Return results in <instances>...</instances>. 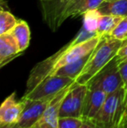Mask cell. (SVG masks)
<instances>
[{
  "instance_id": "cell-1",
  "label": "cell",
  "mask_w": 127,
  "mask_h": 128,
  "mask_svg": "<svg viewBox=\"0 0 127 128\" xmlns=\"http://www.w3.org/2000/svg\"><path fill=\"white\" fill-rule=\"evenodd\" d=\"M101 37L95 36L81 43H78L73 38L68 44L53 55L37 63L31 71L26 84V92L31 91L43 80L54 74L63 66L92 53L99 43Z\"/></svg>"
},
{
  "instance_id": "cell-2",
  "label": "cell",
  "mask_w": 127,
  "mask_h": 128,
  "mask_svg": "<svg viewBox=\"0 0 127 128\" xmlns=\"http://www.w3.org/2000/svg\"><path fill=\"white\" fill-rule=\"evenodd\" d=\"M122 44L123 41L112 38L108 36L102 37L75 82L80 84H88L92 78L116 57Z\"/></svg>"
},
{
  "instance_id": "cell-3",
  "label": "cell",
  "mask_w": 127,
  "mask_h": 128,
  "mask_svg": "<svg viewBox=\"0 0 127 128\" xmlns=\"http://www.w3.org/2000/svg\"><path fill=\"white\" fill-rule=\"evenodd\" d=\"M126 91L122 87L107 95L97 116L91 120L98 128H115L120 118Z\"/></svg>"
},
{
  "instance_id": "cell-4",
  "label": "cell",
  "mask_w": 127,
  "mask_h": 128,
  "mask_svg": "<svg viewBox=\"0 0 127 128\" xmlns=\"http://www.w3.org/2000/svg\"><path fill=\"white\" fill-rule=\"evenodd\" d=\"M87 86L91 89L102 90L107 94L124 87L122 77L119 69V62L116 57L91 79Z\"/></svg>"
},
{
  "instance_id": "cell-5",
  "label": "cell",
  "mask_w": 127,
  "mask_h": 128,
  "mask_svg": "<svg viewBox=\"0 0 127 128\" xmlns=\"http://www.w3.org/2000/svg\"><path fill=\"white\" fill-rule=\"evenodd\" d=\"M74 79L67 77L51 76L36 86L31 91L25 92L23 98L28 100H48L56 97L62 90L74 82Z\"/></svg>"
},
{
  "instance_id": "cell-6",
  "label": "cell",
  "mask_w": 127,
  "mask_h": 128,
  "mask_svg": "<svg viewBox=\"0 0 127 128\" xmlns=\"http://www.w3.org/2000/svg\"><path fill=\"white\" fill-rule=\"evenodd\" d=\"M87 91V84H80L74 81L61 104L59 117H81Z\"/></svg>"
},
{
  "instance_id": "cell-7",
  "label": "cell",
  "mask_w": 127,
  "mask_h": 128,
  "mask_svg": "<svg viewBox=\"0 0 127 128\" xmlns=\"http://www.w3.org/2000/svg\"><path fill=\"white\" fill-rule=\"evenodd\" d=\"M71 0H40L41 12L44 22L51 32L61 26L60 20L66 7Z\"/></svg>"
},
{
  "instance_id": "cell-8",
  "label": "cell",
  "mask_w": 127,
  "mask_h": 128,
  "mask_svg": "<svg viewBox=\"0 0 127 128\" xmlns=\"http://www.w3.org/2000/svg\"><path fill=\"white\" fill-rule=\"evenodd\" d=\"M74 83V82H73ZM72 83V84H73ZM70 84L64 90H62L51 102L49 103L38 121L31 128H58V120H59L60 106L63 102L64 97L67 94L69 90L72 86Z\"/></svg>"
},
{
  "instance_id": "cell-9",
  "label": "cell",
  "mask_w": 127,
  "mask_h": 128,
  "mask_svg": "<svg viewBox=\"0 0 127 128\" xmlns=\"http://www.w3.org/2000/svg\"><path fill=\"white\" fill-rule=\"evenodd\" d=\"M15 95V92H12L2 103L0 107V127L17 123L25 108L27 100L22 98L17 101Z\"/></svg>"
},
{
  "instance_id": "cell-10",
  "label": "cell",
  "mask_w": 127,
  "mask_h": 128,
  "mask_svg": "<svg viewBox=\"0 0 127 128\" xmlns=\"http://www.w3.org/2000/svg\"><path fill=\"white\" fill-rule=\"evenodd\" d=\"M54 98L41 100H26L27 102H26L25 108L23 111L17 124L23 128H31L38 121L49 103Z\"/></svg>"
},
{
  "instance_id": "cell-11",
  "label": "cell",
  "mask_w": 127,
  "mask_h": 128,
  "mask_svg": "<svg viewBox=\"0 0 127 128\" xmlns=\"http://www.w3.org/2000/svg\"><path fill=\"white\" fill-rule=\"evenodd\" d=\"M107 95L102 90L88 88L82 109V118L85 120H93L101 109Z\"/></svg>"
},
{
  "instance_id": "cell-12",
  "label": "cell",
  "mask_w": 127,
  "mask_h": 128,
  "mask_svg": "<svg viewBox=\"0 0 127 128\" xmlns=\"http://www.w3.org/2000/svg\"><path fill=\"white\" fill-rule=\"evenodd\" d=\"M105 0H71L62 15L60 24L66 19L84 16L87 12L98 9Z\"/></svg>"
},
{
  "instance_id": "cell-13",
  "label": "cell",
  "mask_w": 127,
  "mask_h": 128,
  "mask_svg": "<svg viewBox=\"0 0 127 128\" xmlns=\"http://www.w3.org/2000/svg\"><path fill=\"white\" fill-rule=\"evenodd\" d=\"M22 53L19 51L18 44L11 34L9 33L0 35V66L9 63L17 56Z\"/></svg>"
},
{
  "instance_id": "cell-14",
  "label": "cell",
  "mask_w": 127,
  "mask_h": 128,
  "mask_svg": "<svg viewBox=\"0 0 127 128\" xmlns=\"http://www.w3.org/2000/svg\"><path fill=\"white\" fill-rule=\"evenodd\" d=\"M18 44L19 51L24 52L30 46L31 42V30L24 20H18L16 26L10 32Z\"/></svg>"
},
{
  "instance_id": "cell-15",
  "label": "cell",
  "mask_w": 127,
  "mask_h": 128,
  "mask_svg": "<svg viewBox=\"0 0 127 128\" xmlns=\"http://www.w3.org/2000/svg\"><path fill=\"white\" fill-rule=\"evenodd\" d=\"M98 10L105 15L127 17V0H105Z\"/></svg>"
},
{
  "instance_id": "cell-16",
  "label": "cell",
  "mask_w": 127,
  "mask_h": 128,
  "mask_svg": "<svg viewBox=\"0 0 127 128\" xmlns=\"http://www.w3.org/2000/svg\"><path fill=\"white\" fill-rule=\"evenodd\" d=\"M90 55H86L85 57L81 58L78 59L76 61L70 63V64H66V66H63L62 68H60L58 72L54 74V76H61V77H67L71 78L76 80V78L78 77V75L81 73V72L83 71L84 67L86 64L87 61H88Z\"/></svg>"
},
{
  "instance_id": "cell-17",
  "label": "cell",
  "mask_w": 127,
  "mask_h": 128,
  "mask_svg": "<svg viewBox=\"0 0 127 128\" xmlns=\"http://www.w3.org/2000/svg\"><path fill=\"white\" fill-rule=\"evenodd\" d=\"M122 18V17L102 14L97 30V36H99L101 38L109 36Z\"/></svg>"
},
{
  "instance_id": "cell-18",
  "label": "cell",
  "mask_w": 127,
  "mask_h": 128,
  "mask_svg": "<svg viewBox=\"0 0 127 128\" xmlns=\"http://www.w3.org/2000/svg\"><path fill=\"white\" fill-rule=\"evenodd\" d=\"M101 15L102 13L98 9L87 12L83 16V27L88 32L97 34V30Z\"/></svg>"
},
{
  "instance_id": "cell-19",
  "label": "cell",
  "mask_w": 127,
  "mask_h": 128,
  "mask_svg": "<svg viewBox=\"0 0 127 128\" xmlns=\"http://www.w3.org/2000/svg\"><path fill=\"white\" fill-rule=\"evenodd\" d=\"M17 22L18 20L12 15L11 12L2 9L0 12V35L9 33L16 26Z\"/></svg>"
},
{
  "instance_id": "cell-20",
  "label": "cell",
  "mask_w": 127,
  "mask_h": 128,
  "mask_svg": "<svg viewBox=\"0 0 127 128\" xmlns=\"http://www.w3.org/2000/svg\"><path fill=\"white\" fill-rule=\"evenodd\" d=\"M108 37L123 42L127 40V17L121 19V21L117 24V26L114 28V30L111 32Z\"/></svg>"
},
{
  "instance_id": "cell-21",
  "label": "cell",
  "mask_w": 127,
  "mask_h": 128,
  "mask_svg": "<svg viewBox=\"0 0 127 128\" xmlns=\"http://www.w3.org/2000/svg\"><path fill=\"white\" fill-rule=\"evenodd\" d=\"M83 122L82 117H59L58 128H79Z\"/></svg>"
},
{
  "instance_id": "cell-22",
  "label": "cell",
  "mask_w": 127,
  "mask_h": 128,
  "mask_svg": "<svg viewBox=\"0 0 127 128\" xmlns=\"http://www.w3.org/2000/svg\"><path fill=\"white\" fill-rule=\"evenodd\" d=\"M116 58L119 63L127 60V40L123 42L122 46L116 55Z\"/></svg>"
},
{
  "instance_id": "cell-23",
  "label": "cell",
  "mask_w": 127,
  "mask_h": 128,
  "mask_svg": "<svg viewBox=\"0 0 127 128\" xmlns=\"http://www.w3.org/2000/svg\"><path fill=\"white\" fill-rule=\"evenodd\" d=\"M119 69L122 77L125 90L127 88V60L119 63Z\"/></svg>"
},
{
  "instance_id": "cell-24",
  "label": "cell",
  "mask_w": 127,
  "mask_h": 128,
  "mask_svg": "<svg viewBox=\"0 0 127 128\" xmlns=\"http://www.w3.org/2000/svg\"><path fill=\"white\" fill-rule=\"evenodd\" d=\"M127 120V92L125 94V98H124V104H123V110L122 113H121L120 118H119V123L124 122ZM118 123V124H119Z\"/></svg>"
},
{
  "instance_id": "cell-25",
  "label": "cell",
  "mask_w": 127,
  "mask_h": 128,
  "mask_svg": "<svg viewBox=\"0 0 127 128\" xmlns=\"http://www.w3.org/2000/svg\"><path fill=\"white\" fill-rule=\"evenodd\" d=\"M79 128H98L93 122H92L91 120H85Z\"/></svg>"
},
{
  "instance_id": "cell-26",
  "label": "cell",
  "mask_w": 127,
  "mask_h": 128,
  "mask_svg": "<svg viewBox=\"0 0 127 128\" xmlns=\"http://www.w3.org/2000/svg\"><path fill=\"white\" fill-rule=\"evenodd\" d=\"M1 128H23L21 127L20 126L18 125L17 123L16 124H11V125H8V126H3Z\"/></svg>"
},
{
  "instance_id": "cell-27",
  "label": "cell",
  "mask_w": 127,
  "mask_h": 128,
  "mask_svg": "<svg viewBox=\"0 0 127 128\" xmlns=\"http://www.w3.org/2000/svg\"><path fill=\"white\" fill-rule=\"evenodd\" d=\"M125 91H126V92H127V88H126V90H125Z\"/></svg>"
}]
</instances>
